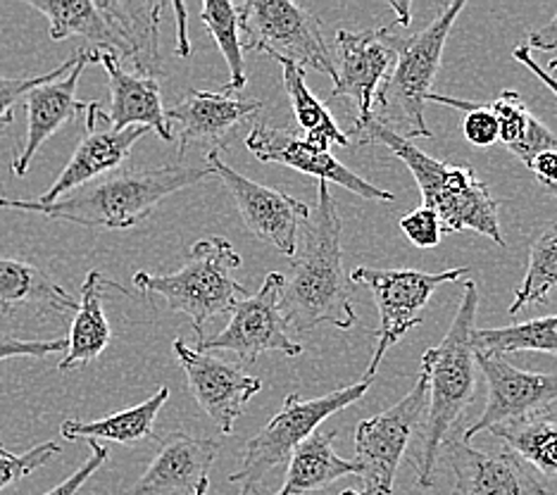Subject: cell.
Returning a JSON list of instances; mask_svg holds the SVG:
<instances>
[{
	"mask_svg": "<svg viewBox=\"0 0 557 495\" xmlns=\"http://www.w3.org/2000/svg\"><path fill=\"white\" fill-rule=\"evenodd\" d=\"M484 106L493 112V117L498 122L500 144L510 152H515L524 144V138L531 132V124L536 122V117L529 112L524 100L519 98L517 91H503L493 98L491 103Z\"/></svg>",
	"mask_w": 557,
	"mask_h": 495,
	"instance_id": "d6a6232c",
	"label": "cell"
},
{
	"mask_svg": "<svg viewBox=\"0 0 557 495\" xmlns=\"http://www.w3.org/2000/svg\"><path fill=\"white\" fill-rule=\"evenodd\" d=\"M174 15L176 24H180V44H176V53L182 58L191 55V46H188V36H186V8L182 3H174Z\"/></svg>",
	"mask_w": 557,
	"mask_h": 495,
	"instance_id": "b9f144b4",
	"label": "cell"
},
{
	"mask_svg": "<svg viewBox=\"0 0 557 495\" xmlns=\"http://www.w3.org/2000/svg\"><path fill=\"white\" fill-rule=\"evenodd\" d=\"M117 288V284L108 282L100 272H88L82 286V300L74 312V322L70 329L67 350L58 364L60 372H70L74 367L96 362L103 350L110 346V322L103 312V290Z\"/></svg>",
	"mask_w": 557,
	"mask_h": 495,
	"instance_id": "d4e9b609",
	"label": "cell"
},
{
	"mask_svg": "<svg viewBox=\"0 0 557 495\" xmlns=\"http://www.w3.org/2000/svg\"><path fill=\"white\" fill-rule=\"evenodd\" d=\"M172 348L176 362L182 364L186 374V384L194 400L212 419V424L220 429V434L230 436L236 419L246 412L252 396L260 393L262 381L246 374L236 364L194 350L184 338H176Z\"/></svg>",
	"mask_w": 557,
	"mask_h": 495,
	"instance_id": "9a60e30c",
	"label": "cell"
},
{
	"mask_svg": "<svg viewBox=\"0 0 557 495\" xmlns=\"http://www.w3.org/2000/svg\"><path fill=\"white\" fill-rule=\"evenodd\" d=\"M0 455H10V450L3 446V443H0Z\"/></svg>",
	"mask_w": 557,
	"mask_h": 495,
	"instance_id": "7dc6e473",
	"label": "cell"
},
{
	"mask_svg": "<svg viewBox=\"0 0 557 495\" xmlns=\"http://www.w3.org/2000/svg\"><path fill=\"white\" fill-rule=\"evenodd\" d=\"M240 256L226 238H202L188 250L186 262L172 274H134V286L148 296H160L172 312H182L194 324L198 341L212 317L232 312L238 300L250 296L234 272Z\"/></svg>",
	"mask_w": 557,
	"mask_h": 495,
	"instance_id": "52a82bcc",
	"label": "cell"
},
{
	"mask_svg": "<svg viewBox=\"0 0 557 495\" xmlns=\"http://www.w3.org/2000/svg\"><path fill=\"white\" fill-rule=\"evenodd\" d=\"M455 477V495H548L546 484L510 450L484 453L462 434L443 446Z\"/></svg>",
	"mask_w": 557,
	"mask_h": 495,
	"instance_id": "ffe728a7",
	"label": "cell"
},
{
	"mask_svg": "<svg viewBox=\"0 0 557 495\" xmlns=\"http://www.w3.org/2000/svg\"><path fill=\"white\" fill-rule=\"evenodd\" d=\"M465 0L448 3L422 32L412 36H396V62L376 91L374 120L400 138H432V129L424 122V103L432 94V84L438 74L443 48L453 32L455 20L465 10Z\"/></svg>",
	"mask_w": 557,
	"mask_h": 495,
	"instance_id": "8992f818",
	"label": "cell"
},
{
	"mask_svg": "<svg viewBox=\"0 0 557 495\" xmlns=\"http://www.w3.org/2000/svg\"><path fill=\"white\" fill-rule=\"evenodd\" d=\"M488 431L539 477H557V408L539 410Z\"/></svg>",
	"mask_w": 557,
	"mask_h": 495,
	"instance_id": "4316f807",
	"label": "cell"
},
{
	"mask_svg": "<svg viewBox=\"0 0 557 495\" xmlns=\"http://www.w3.org/2000/svg\"><path fill=\"white\" fill-rule=\"evenodd\" d=\"M479 312V290L474 282H467L462 298L438 346L424 350L420 374L426 381V412L422 419L420 450L414 457L417 486L432 488L438 457L446 443L458 436L465 412L476 398V348L474 324Z\"/></svg>",
	"mask_w": 557,
	"mask_h": 495,
	"instance_id": "7a4b0ae2",
	"label": "cell"
},
{
	"mask_svg": "<svg viewBox=\"0 0 557 495\" xmlns=\"http://www.w3.org/2000/svg\"><path fill=\"white\" fill-rule=\"evenodd\" d=\"M240 46L274 60H288L302 72L318 70L334 79L336 65L329 53L318 15L290 0H246L234 5Z\"/></svg>",
	"mask_w": 557,
	"mask_h": 495,
	"instance_id": "9c48e42d",
	"label": "cell"
},
{
	"mask_svg": "<svg viewBox=\"0 0 557 495\" xmlns=\"http://www.w3.org/2000/svg\"><path fill=\"white\" fill-rule=\"evenodd\" d=\"M88 62H98V53L91 48H82L77 65L72 67V72H67L62 79L36 86L24 96L27 134H24V144L15 160H12V174L15 176L27 174L34 156L48 138H53L62 126H67L74 117L86 112V103L77 98V86Z\"/></svg>",
	"mask_w": 557,
	"mask_h": 495,
	"instance_id": "44dd1931",
	"label": "cell"
},
{
	"mask_svg": "<svg viewBox=\"0 0 557 495\" xmlns=\"http://www.w3.org/2000/svg\"><path fill=\"white\" fill-rule=\"evenodd\" d=\"M529 170L536 174V180L541 184H555L557 182V152L555 150L541 152V156H536L534 162L529 164Z\"/></svg>",
	"mask_w": 557,
	"mask_h": 495,
	"instance_id": "ab89813d",
	"label": "cell"
},
{
	"mask_svg": "<svg viewBox=\"0 0 557 495\" xmlns=\"http://www.w3.org/2000/svg\"><path fill=\"white\" fill-rule=\"evenodd\" d=\"M341 495H364V493H358V491H350V488H348V491H344Z\"/></svg>",
	"mask_w": 557,
	"mask_h": 495,
	"instance_id": "bcb514c9",
	"label": "cell"
},
{
	"mask_svg": "<svg viewBox=\"0 0 557 495\" xmlns=\"http://www.w3.org/2000/svg\"><path fill=\"white\" fill-rule=\"evenodd\" d=\"M0 302L10 310L12 305H27L41 314L77 312L79 305L39 267L10 258H0Z\"/></svg>",
	"mask_w": 557,
	"mask_h": 495,
	"instance_id": "83f0119b",
	"label": "cell"
},
{
	"mask_svg": "<svg viewBox=\"0 0 557 495\" xmlns=\"http://www.w3.org/2000/svg\"><path fill=\"white\" fill-rule=\"evenodd\" d=\"M248 150L256 156L260 162H272V164H284L302 174L318 176L320 182L344 186L350 194H356L364 200H376V202H394V194L379 188L370 182H364L362 176L350 172L346 164H341L332 150H322L312 146L306 136H300L296 126H268L258 124L252 126L246 136Z\"/></svg>",
	"mask_w": 557,
	"mask_h": 495,
	"instance_id": "2e32d148",
	"label": "cell"
},
{
	"mask_svg": "<svg viewBox=\"0 0 557 495\" xmlns=\"http://www.w3.org/2000/svg\"><path fill=\"white\" fill-rule=\"evenodd\" d=\"M218 455V438L172 431L162 436L153 462L126 495H208Z\"/></svg>",
	"mask_w": 557,
	"mask_h": 495,
	"instance_id": "d6986e66",
	"label": "cell"
},
{
	"mask_svg": "<svg viewBox=\"0 0 557 495\" xmlns=\"http://www.w3.org/2000/svg\"><path fill=\"white\" fill-rule=\"evenodd\" d=\"M553 288H557V222L543 226L531 240L524 282L519 284L508 312L517 314L529 305L548 300Z\"/></svg>",
	"mask_w": 557,
	"mask_h": 495,
	"instance_id": "f546056e",
	"label": "cell"
},
{
	"mask_svg": "<svg viewBox=\"0 0 557 495\" xmlns=\"http://www.w3.org/2000/svg\"><path fill=\"white\" fill-rule=\"evenodd\" d=\"M282 286L284 274L272 272L264 276L258 294H250L234 305L230 324L212 338L198 341L194 350L206 355L226 350L234 352L244 364L256 362L264 352H284L288 358H296L302 352V346L288 336V324L278 308Z\"/></svg>",
	"mask_w": 557,
	"mask_h": 495,
	"instance_id": "7c38bea8",
	"label": "cell"
},
{
	"mask_svg": "<svg viewBox=\"0 0 557 495\" xmlns=\"http://www.w3.org/2000/svg\"><path fill=\"white\" fill-rule=\"evenodd\" d=\"M465 274H470V267H453V270L438 274L417 270H374V267H356L350 272V282L370 290L379 310V329L374 332L376 348L364 379H374L386 352L405 334L422 324V310L436 294V288L458 282Z\"/></svg>",
	"mask_w": 557,
	"mask_h": 495,
	"instance_id": "30bf717a",
	"label": "cell"
},
{
	"mask_svg": "<svg viewBox=\"0 0 557 495\" xmlns=\"http://www.w3.org/2000/svg\"><path fill=\"white\" fill-rule=\"evenodd\" d=\"M170 400V388L162 386L153 396L144 400L136 408L115 412L103 419H94V422H82V419H65L60 426L62 438L67 441H112L122 443V446H132V443H141L148 438H156V419L162 410V405Z\"/></svg>",
	"mask_w": 557,
	"mask_h": 495,
	"instance_id": "484cf974",
	"label": "cell"
},
{
	"mask_svg": "<svg viewBox=\"0 0 557 495\" xmlns=\"http://www.w3.org/2000/svg\"><path fill=\"white\" fill-rule=\"evenodd\" d=\"M555 495H557V493H555Z\"/></svg>",
	"mask_w": 557,
	"mask_h": 495,
	"instance_id": "681fc988",
	"label": "cell"
},
{
	"mask_svg": "<svg viewBox=\"0 0 557 495\" xmlns=\"http://www.w3.org/2000/svg\"><path fill=\"white\" fill-rule=\"evenodd\" d=\"M206 162V168L232 194L248 232L276 252H282L284 258H294L300 226L310 218L306 202L290 198L284 190L246 180L244 174H238L220 160V152H208Z\"/></svg>",
	"mask_w": 557,
	"mask_h": 495,
	"instance_id": "4fadbf2b",
	"label": "cell"
},
{
	"mask_svg": "<svg viewBox=\"0 0 557 495\" xmlns=\"http://www.w3.org/2000/svg\"><path fill=\"white\" fill-rule=\"evenodd\" d=\"M352 134H358L360 144L388 148L412 172L417 186H420L422 208L438 214L443 234L472 228V232L496 240L498 246H505L498 220V200L491 196L488 186L479 180L472 168L441 162L426 156L408 138H400L384 124H379L374 114L356 122Z\"/></svg>",
	"mask_w": 557,
	"mask_h": 495,
	"instance_id": "277c9868",
	"label": "cell"
},
{
	"mask_svg": "<svg viewBox=\"0 0 557 495\" xmlns=\"http://www.w3.org/2000/svg\"><path fill=\"white\" fill-rule=\"evenodd\" d=\"M396 62L394 27L336 34V76L332 96L356 108V122L370 117L376 91Z\"/></svg>",
	"mask_w": 557,
	"mask_h": 495,
	"instance_id": "e0dca14e",
	"label": "cell"
},
{
	"mask_svg": "<svg viewBox=\"0 0 557 495\" xmlns=\"http://www.w3.org/2000/svg\"><path fill=\"white\" fill-rule=\"evenodd\" d=\"M200 20L206 24L214 44L220 46L222 55L230 65L232 79L224 86V94H236L246 86V62H244V46H240V32H238V17L236 8L224 0H206L200 10Z\"/></svg>",
	"mask_w": 557,
	"mask_h": 495,
	"instance_id": "1f68e13d",
	"label": "cell"
},
{
	"mask_svg": "<svg viewBox=\"0 0 557 495\" xmlns=\"http://www.w3.org/2000/svg\"><path fill=\"white\" fill-rule=\"evenodd\" d=\"M550 72H557V58H553V60L548 62V74H550Z\"/></svg>",
	"mask_w": 557,
	"mask_h": 495,
	"instance_id": "f6af8a7d",
	"label": "cell"
},
{
	"mask_svg": "<svg viewBox=\"0 0 557 495\" xmlns=\"http://www.w3.org/2000/svg\"><path fill=\"white\" fill-rule=\"evenodd\" d=\"M276 62L282 65L284 72V88L298 120L300 134H306L308 141L322 150H332V146H348L350 136L341 129L332 114H329V110L314 98V94L306 84V72L288 60Z\"/></svg>",
	"mask_w": 557,
	"mask_h": 495,
	"instance_id": "f1b7e54d",
	"label": "cell"
},
{
	"mask_svg": "<svg viewBox=\"0 0 557 495\" xmlns=\"http://www.w3.org/2000/svg\"><path fill=\"white\" fill-rule=\"evenodd\" d=\"M529 46L536 50H543V53H548V50L557 48V12L548 24H543V27H539L534 32H529Z\"/></svg>",
	"mask_w": 557,
	"mask_h": 495,
	"instance_id": "60d3db41",
	"label": "cell"
},
{
	"mask_svg": "<svg viewBox=\"0 0 557 495\" xmlns=\"http://www.w3.org/2000/svg\"><path fill=\"white\" fill-rule=\"evenodd\" d=\"M212 176L208 168H168L144 172H117L106 180L82 186L55 202L17 200L0 196V208L36 212L55 222H70L88 228H132L148 220L164 198L176 190L202 184Z\"/></svg>",
	"mask_w": 557,
	"mask_h": 495,
	"instance_id": "3957f363",
	"label": "cell"
},
{
	"mask_svg": "<svg viewBox=\"0 0 557 495\" xmlns=\"http://www.w3.org/2000/svg\"><path fill=\"white\" fill-rule=\"evenodd\" d=\"M67 338L55 341H20V338H0V362L12 358H48V355L65 352Z\"/></svg>",
	"mask_w": 557,
	"mask_h": 495,
	"instance_id": "8d00e7d4",
	"label": "cell"
},
{
	"mask_svg": "<svg viewBox=\"0 0 557 495\" xmlns=\"http://www.w3.org/2000/svg\"><path fill=\"white\" fill-rule=\"evenodd\" d=\"M86 443H88V448H91V457H88V460L77 469V472L70 474L65 481H62V484H58L55 488H50L44 495H77L86 481L91 479L98 472V469L106 465L108 448L103 446V443H98V441H86Z\"/></svg>",
	"mask_w": 557,
	"mask_h": 495,
	"instance_id": "74e56055",
	"label": "cell"
},
{
	"mask_svg": "<svg viewBox=\"0 0 557 495\" xmlns=\"http://www.w3.org/2000/svg\"><path fill=\"white\" fill-rule=\"evenodd\" d=\"M50 24V38L82 36L96 53L129 60L136 74L160 72V15L164 3H122V0H29Z\"/></svg>",
	"mask_w": 557,
	"mask_h": 495,
	"instance_id": "5b68a950",
	"label": "cell"
},
{
	"mask_svg": "<svg viewBox=\"0 0 557 495\" xmlns=\"http://www.w3.org/2000/svg\"><path fill=\"white\" fill-rule=\"evenodd\" d=\"M476 370L486 379L488 396L484 412L462 431L467 443H472L481 431L553 408L557 403V374L517 370L505 355L496 352H476Z\"/></svg>",
	"mask_w": 557,
	"mask_h": 495,
	"instance_id": "5bb4252c",
	"label": "cell"
},
{
	"mask_svg": "<svg viewBox=\"0 0 557 495\" xmlns=\"http://www.w3.org/2000/svg\"><path fill=\"white\" fill-rule=\"evenodd\" d=\"M55 455H60V446L55 441L41 443V446H36L22 455H15V453L0 455V491L20 484L22 479H27L29 474L36 472V469L48 465Z\"/></svg>",
	"mask_w": 557,
	"mask_h": 495,
	"instance_id": "e575fe53",
	"label": "cell"
},
{
	"mask_svg": "<svg viewBox=\"0 0 557 495\" xmlns=\"http://www.w3.org/2000/svg\"><path fill=\"white\" fill-rule=\"evenodd\" d=\"M0 312H3V314H5V312H10V308H8V305H3V302H0Z\"/></svg>",
	"mask_w": 557,
	"mask_h": 495,
	"instance_id": "c3c4849f",
	"label": "cell"
},
{
	"mask_svg": "<svg viewBox=\"0 0 557 495\" xmlns=\"http://www.w3.org/2000/svg\"><path fill=\"white\" fill-rule=\"evenodd\" d=\"M512 58L519 62V65H524L531 74H536L539 79H541L543 84H546V86L550 88V91H553V96L557 98V79H555L553 74H548L546 70H543L534 58H531V48H529V46H517V48L512 50Z\"/></svg>",
	"mask_w": 557,
	"mask_h": 495,
	"instance_id": "f35d334b",
	"label": "cell"
},
{
	"mask_svg": "<svg viewBox=\"0 0 557 495\" xmlns=\"http://www.w3.org/2000/svg\"><path fill=\"white\" fill-rule=\"evenodd\" d=\"M79 60V50L74 55H70L60 67H55L53 72L48 74H39V76H17V79H10V76H0V126L10 124L15 120V108L20 100H24L32 88L41 86L46 82H53L58 76H65L67 72H72V67L77 65Z\"/></svg>",
	"mask_w": 557,
	"mask_h": 495,
	"instance_id": "836d02e7",
	"label": "cell"
},
{
	"mask_svg": "<svg viewBox=\"0 0 557 495\" xmlns=\"http://www.w3.org/2000/svg\"><path fill=\"white\" fill-rule=\"evenodd\" d=\"M341 218L336 200L326 182L318 186V206L300 226L296 256L290 258V274L284 276L278 308L286 324L298 334L312 332L320 324L352 329L358 324L352 308L348 274L341 248Z\"/></svg>",
	"mask_w": 557,
	"mask_h": 495,
	"instance_id": "6da1fadb",
	"label": "cell"
},
{
	"mask_svg": "<svg viewBox=\"0 0 557 495\" xmlns=\"http://www.w3.org/2000/svg\"><path fill=\"white\" fill-rule=\"evenodd\" d=\"M98 62L106 67L110 79V112L100 114L110 129L124 132L129 126H146V129L156 132L162 141H174L158 79L126 72L122 62L110 53H98Z\"/></svg>",
	"mask_w": 557,
	"mask_h": 495,
	"instance_id": "603a6c76",
	"label": "cell"
},
{
	"mask_svg": "<svg viewBox=\"0 0 557 495\" xmlns=\"http://www.w3.org/2000/svg\"><path fill=\"white\" fill-rule=\"evenodd\" d=\"M98 110L100 103H86V136L82 144L74 150L72 160L65 164V170L60 172L55 184L50 186L39 202H55L65 198L82 186L98 182L100 176L117 170L120 164L132 156V148L141 141L150 129L146 126H129L124 132H112V129H98Z\"/></svg>",
	"mask_w": 557,
	"mask_h": 495,
	"instance_id": "7402d4cb",
	"label": "cell"
},
{
	"mask_svg": "<svg viewBox=\"0 0 557 495\" xmlns=\"http://www.w3.org/2000/svg\"><path fill=\"white\" fill-rule=\"evenodd\" d=\"M476 352H548L557 355V314L500 329H474Z\"/></svg>",
	"mask_w": 557,
	"mask_h": 495,
	"instance_id": "4dcf8cb0",
	"label": "cell"
},
{
	"mask_svg": "<svg viewBox=\"0 0 557 495\" xmlns=\"http://www.w3.org/2000/svg\"><path fill=\"white\" fill-rule=\"evenodd\" d=\"M400 228L417 248H436L443 238L438 214L429 208H417L410 214H405L400 220Z\"/></svg>",
	"mask_w": 557,
	"mask_h": 495,
	"instance_id": "d590c367",
	"label": "cell"
},
{
	"mask_svg": "<svg viewBox=\"0 0 557 495\" xmlns=\"http://www.w3.org/2000/svg\"><path fill=\"white\" fill-rule=\"evenodd\" d=\"M391 8L398 12V24H405V27H408V24H410V3H391Z\"/></svg>",
	"mask_w": 557,
	"mask_h": 495,
	"instance_id": "7bdbcfd3",
	"label": "cell"
},
{
	"mask_svg": "<svg viewBox=\"0 0 557 495\" xmlns=\"http://www.w3.org/2000/svg\"><path fill=\"white\" fill-rule=\"evenodd\" d=\"M336 431L318 429L290 455L284 486L276 495H310L324 491L346 477H360L356 460H344L334 450Z\"/></svg>",
	"mask_w": 557,
	"mask_h": 495,
	"instance_id": "cb8c5ba5",
	"label": "cell"
},
{
	"mask_svg": "<svg viewBox=\"0 0 557 495\" xmlns=\"http://www.w3.org/2000/svg\"><path fill=\"white\" fill-rule=\"evenodd\" d=\"M541 186L546 188V194H550V196L557 198V182H555V184H541Z\"/></svg>",
	"mask_w": 557,
	"mask_h": 495,
	"instance_id": "ee69618b",
	"label": "cell"
},
{
	"mask_svg": "<svg viewBox=\"0 0 557 495\" xmlns=\"http://www.w3.org/2000/svg\"><path fill=\"white\" fill-rule=\"evenodd\" d=\"M426 412V381L420 374L408 396L394 408L364 419L356 429V462L364 495H394V484L405 448Z\"/></svg>",
	"mask_w": 557,
	"mask_h": 495,
	"instance_id": "8fae6325",
	"label": "cell"
},
{
	"mask_svg": "<svg viewBox=\"0 0 557 495\" xmlns=\"http://www.w3.org/2000/svg\"><path fill=\"white\" fill-rule=\"evenodd\" d=\"M374 379H362L358 384L336 388L322 398L302 400L298 393H288L284 408L278 410L244 448V462L230 477L232 484L240 486V495H256L260 481L272 469L290 460V455L322 426L324 419L350 408L370 391Z\"/></svg>",
	"mask_w": 557,
	"mask_h": 495,
	"instance_id": "ba28073f",
	"label": "cell"
},
{
	"mask_svg": "<svg viewBox=\"0 0 557 495\" xmlns=\"http://www.w3.org/2000/svg\"><path fill=\"white\" fill-rule=\"evenodd\" d=\"M260 110V100L240 98L224 91H188L184 100L164 110V114H168L170 126H176L180 158H186V152L194 146H202L208 152L230 148L238 132L248 122L256 120Z\"/></svg>",
	"mask_w": 557,
	"mask_h": 495,
	"instance_id": "ac0fdd59",
	"label": "cell"
}]
</instances>
